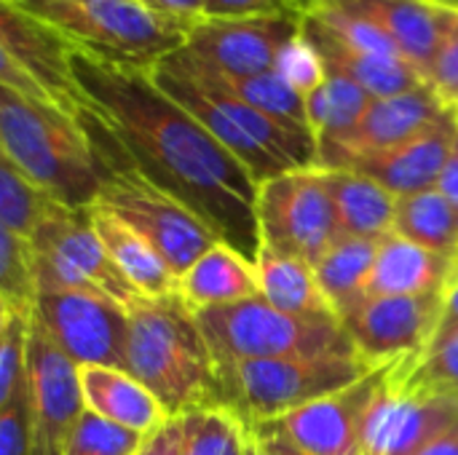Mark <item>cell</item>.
<instances>
[{"label":"cell","instance_id":"obj_1","mask_svg":"<svg viewBox=\"0 0 458 455\" xmlns=\"http://www.w3.org/2000/svg\"><path fill=\"white\" fill-rule=\"evenodd\" d=\"M70 75L86 105L145 180L191 209L255 265L260 252L258 182L188 110L166 97L148 67L70 51Z\"/></svg>","mask_w":458,"mask_h":455},{"label":"cell","instance_id":"obj_2","mask_svg":"<svg viewBox=\"0 0 458 455\" xmlns=\"http://www.w3.org/2000/svg\"><path fill=\"white\" fill-rule=\"evenodd\" d=\"M150 78L239 158L258 185L295 169H317L319 147L309 129L287 126L242 102L191 51L180 48L164 56L150 67Z\"/></svg>","mask_w":458,"mask_h":455},{"label":"cell","instance_id":"obj_3","mask_svg":"<svg viewBox=\"0 0 458 455\" xmlns=\"http://www.w3.org/2000/svg\"><path fill=\"white\" fill-rule=\"evenodd\" d=\"M123 370L161 402L169 418L217 408L215 359L180 295L140 298L126 308Z\"/></svg>","mask_w":458,"mask_h":455},{"label":"cell","instance_id":"obj_4","mask_svg":"<svg viewBox=\"0 0 458 455\" xmlns=\"http://www.w3.org/2000/svg\"><path fill=\"white\" fill-rule=\"evenodd\" d=\"M75 121L89 139L99 174L94 206L110 212L140 233L180 279L209 247L217 244V236L191 209L145 180L110 129L86 105L78 107Z\"/></svg>","mask_w":458,"mask_h":455},{"label":"cell","instance_id":"obj_5","mask_svg":"<svg viewBox=\"0 0 458 455\" xmlns=\"http://www.w3.org/2000/svg\"><path fill=\"white\" fill-rule=\"evenodd\" d=\"M0 150L51 201L70 209L97 201L99 174L89 139L62 107L0 86Z\"/></svg>","mask_w":458,"mask_h":455},{"label":"cell","instance_id":"obj_6","mask_svg":"<svg viewBox=\"0 0 458 455\" xmlns=\"http://www.w3.org/2000/svg\"><path fill=\"white\" fill-rule=\"evenodd\" d=\"M70 48L134 67H153L185 46L188 29L140 0H8Z\"/></svg>","mask_w":458,"mask_h":455},{"label":"cell","instance_id":"obj_7","mask_svg":"<svg viewBox=\"0 0 458 455\" xmlns=\"http://www.w3.org/2000/svg\"><path fill=\"white\" fill-rule=\"evenodd\" d=\"M215 370L217 408L231 410L247 429L282 418L376 373L357 354L250 359L215 365Z\"/></svg>","mask_w":458,"mask_h":455},{"label":"cell","instance_id":"obj_8","mask_svg":"<svg viewBox=\"0 0 458 455\" xmlns=\"http://www.w3.org/2000/svg\"><path fill=\"white\" fill-rule=\"evenodd\" d=\"M215 365L357 354L338 319H301L276 311L263 298L193 311Z\"/></svg>","mask_w":458,"mask_h":455},{"label":"cell","instance_id":"obj_9","mask_svg":"<svg viewBox=\"0 0 458 455\" xmlns=\"http://www.w3.org/2000/svg\"><path fill=\"white\" fill-rule=\"evenodd\" d=\"M27 244L35 292H91L110 298L123 308L142 298L97 239L89 209L51 204Z\"/></svg>","mask_w":458,"mask_h":455},{"label":"cell","instance_id":"obj_10","mask_svg":"<svg viewBox=\"0 0 458 455\" xmlns=\"http://www.w3.org/2000/svg\"><path fill=\"white\" fill-rule=\"evenodd\" d=\"M260 247L317 265L338 241L341 225L319 169H295L258 188Z\"/></svg>","mask_w":458,"mask_h":455},{"label":"cell","instance_id":"obj_11","mask_svg":"<svg viewBox=\"0 0 458 455\" xmlns=\"http://www.w3.org/2000/svg\"><path fill=\"white\" fill-rule=\"evenodd\" d=\"M54 346L78 367H121L126 308L91 292H35L30 306Z\"/></svg>","mask_w":458,"mask_h":455},{"label":"cell","instance_id":"obj_12","mask_svg":"<svg viewBox=\"0 0 458 455\" xmlns=\"http://www.w3.org/2000/svg\"><path fill=\"white\" fill-rule=\"evenodd\" d=\"M443 295L365 298L341 319L354 351L373 370L419 359L437 330Z\"/></svg>","mask_w":458,"mask_h":455},{"label":"cell","instance_id":"obj_13","mask_svg":"<svg viewBox=\"0 0 458 455\" xmlns=\"http://www.w3.org/2000/svg\"><path fill=\"white\" fill-rule=\"evenodd\" d=\"M27 400L32 418V455H64L67 437L86 410L81 367L54 346L32 311L27 330Z\"/></svg>","mask_w":458,"mask_h":455},{"label":"cell","instance_id":"obj_14","mask_svg":"<svg viewBox=\"0 0 458 455\" xmlns=\"http://www.w3.org/2000/svg\"><path fill=\"white\" fill-rule=\"evenodd\" d=\"M301 19H201L188 29L185 46L196 59L231 78L271 72L279 51L298 35Z\"/></svg>","mask_w":458,"mask_h":455},{"label":"cell","instance_id":"obj_15","mask_svg":"<svg viewBox=\"0 0 458 455\" xmlns=\"http://www.w3.org/2000/svg\"><path fill=\"white\" fill-rule=\"evenodd\" d=\"M384 370H376L349 389L314 400L260 426L282 434L301 453L362 455V421L378 392Z\"/></svg>","mask_w":458,"mask_h":455},{"label":"cell","instance_id":"obj_16","mask_svg":"<svg viewBox=\"0 0 458 455\" xmlns=\"http://www.w3.org/2000/svg\"><path fill=\"white\" fill-rule=\"evenodd\" d=\"M448 115H456V113L448 110L429 86H421L397 97L373 99L365 115L360 118V123L346 137L317 145L319 147L317 169H333L344 158H352V156L392 150L424 134L427 129L437 126Z\"/></svg>","mask_w":458,"mask_h":455},{"label":"cell","instance_id":"obj_17","mask_svg":"<svg viewBox=\"0 0 458 455\" xmlns=\"http://www.w3.org/2000/svg\"><path fill=\"white\" fill-rule=\"evenodd\" d=\"M386 370L362 421V455H416L456 421L458 405L413 397Z\"/></svg>","mask_w":458,"mask_h":455},{"label":"cell","instance_id":"obj_18","mask_svg":"<svg viewBox=\"0 0 458 455\" xmlns=\"http://www.w3.org/2000/svg\"><path fill=\"white\" fill-rule=\"evenodd\" d=\"M458 137V115H448L437 126L424 134L381 153H365L344 158L333 169L357 172L373 182H378L392 196H411L421 190L437 188L440 172L451 156V147Z\"/></svg>","mask_w":458,"mask_h":455},{"label":"cell","instance_id":"obj_19","mask_svg":"<svg viewBox=\"0 0 458 455\" xmlns=\"http://www.w3.org/2000/svg\"><path fill=\"white\" fill-rule=\"evenodd\" d=\"M373 21L421 75L458 27V8L432 0H330ZM427 80V78H424Z\"/></svg>","mask_w":458,"mask_h":455},{"label":"cell","instance_id":"obj_20","mask_svg":"<svg viewBox=\"0 0 458 455\" xmlns=\"http://www.w3.org/2000/svg\"><path fill=\"white\" fill-rule=\"evenodd\" d=\"M0 46L48 91L56 107L75 115L81 107L78 88L70 75V46L21 13L8 0H0Z\"/></svg>","mask_w":458,"mask_h":455},{"label":"cell","instance_id":"obj_21","mask_svg":"<svg viewBox=\"0 0 458 455\" xmlns=\"http://www.w3.org/2000/svg\"><path fill=\"white\" fill-rule=\"evenodd\" d=\"M454 276V260L429 252L397 233L378 244L368 298H424L445 295Z\"/></svg>","mask_w":458,"mask_h":455},{"label":"cell","instance_id":"obj_22","mask_svg":"<svg viewBox=\"0 0 458 455\" xmlns=\"http://www.w3.org/2000/svg\"><path fill=\"white\" fill-rule=\"evenodd\" d=\"M81 392L86 410L137 434L148 437L169 421L161 402L121 367H81Z\"/></svg>","mask_w":458,"mask_h":455},{"label":"cell","instance_id":"obj_23","mask_svg":"<svg viewBox=\"0 0 458 455\" xmlns=\"http://www.w3.org/2000/svg\"><path fill=\"white\" fill-rule=\"evenodd\" d=\"M177 295L191 311H201L260 298V287L255 265L217 241L177 279Z\"/></svg>","mask_w":458,"mask_h":455},{"label":"cell","instance_id":"obj_24","mask_svg":"<svg viewBox=\"0 0 458 455\" xmlns=\"http://www.w3.org/2000/svg\"><path fill=\"white\" fill-rule=\"evenodd\" d=\"M301 35L319 51L327 72L349 78L362 91H368L373 99L397 97V94L427 86L424 75L411 62H405L400 56H376V54L349 51V48L333 43L330 38H325L322 32H317L303 19H301Z\"/></svg>","mask_w":458,"mask_h":455},{"label":"cell","instance_id":"obj_25","mask_svg":"<svg viewBox=\"0 0 458 455\" xmlns=\"http://www.w3.org/2000/svg\"><path fill=\"white\" fill-rule=\"evenodd\" d=\"M91 225L102 247L107 249L115 268L123 274V279L142 295V298H166L177 295V276L164 263V257L126 223L113 217L110 212L99 206H89Z\"/></svg>","mask_w":458,"mask_h":455},{"label":"cell","instance_id":"obj_26","mask_svg":"<svg viewBox=\"0 0 458 455\" xmlns=\"http://www.w3.org/2000/svg\"><path fill=\"white\" fill-rule=\"evenodd\" d=\"M319 172L333 198L341 236L384 239L392 233L397 196H392L378 182L357 172H346V169H319Z\"/></svg>","mask_w":458,"mask_h":455},{"label":"cell","instance_id":"obj_27","mask_svg":"<svg viewBox=\"0 0 458 455\" xmlns=\"http://www.w3.org/2000/svg\"><path fill=\"white\" fill-rule=\"evenodd\" d=\"M255 276L260 298L276 311L301 319H338L333 306L322 295L311 265L260 247L255 260Z\"/></svg>","mask_w":458,"mask_h":455},{"label":"cell","instance_id":"obj_28","mask_svg":"<svg viewBox=\"0 0 458 455\" xmlns=\"http://www.w3.org/2000/svg\"><path fill=\"white\" fill-rule=\"evenodd\" d=\"M381 239H338L314 265L317 284L335 316H349L365 298Z\"/></svg>","mask_w":458,"mask_h":455},{"label":"cell","instance_id":"obj_29","mask_svg":"<svg viewBox=\"0 0 458 455\" xmlns=\"http://www.w3.org/2000/svg\"><path fill=\"white\" fill-rule=\"evenodd\" d=\"M392 233L454 260L458 252V209L437 188L400 196Z\"/></svg>","mask_w":458,"mask_h":455},{"label":"cell","instance_id":"obj_30","mask_svg":"<svg viewBox=\"0 0 458 455\" xmlns=\"http://www.w3.org/2000/svg\"><path fill=\"white\" fill-rule=\"evenodd\" d=\"M370 102L373 97L357 83L344 75L327 72L325 83L306 97V126L314 134L317 145L341 139L360 123Z\"/></svg>","mask_w":458,"mask_h":455},{"label":"cell","instance_id":"obj_31","mask_svg":"<svg viewBox=\"0 0 458 455\" xmlns=\"http://www.w3.org/2000/svg\"><path fill=\"white\" fill-rule=\"evenodd\" d=\"M386 375L413 397L445 400L458 405V333L429 346L413 362L392 365Z\"/></svg>","mask_w":458,"mask_h":455},{"label":"cell","instance_id":"obj_32","mask_svg":"<svg viewBox=\"0 0 458 455\" xmlns=\"http://www.w3.org/2000/svg\"><path fill=\"white\" fill-rule=\"evenodd\" d=\"M204 70L220 86H225L231 94H236L242 102L252 105L255 110H260V113L287 123V126L309 129L306 126V99L293 86H287V80H282L274 70L271 72H260V75H250V78H231V75H223V72L212 70L209 64H204Z\"/></svg>","mask_w":458,"mask_h":455},{"label":"cell","instance_id":"obj_33","mask_svg":"<svg viewBox=\"0 0 458 455\" xmlns=\"http://www.w3.org/2000/svg\"><path fill=\"white\" fill-rule=\"evenodd\" d=\"M180 455H244L247 426L225 408H199L180 416Z\"/></svg>","mask_w":458,"mask_h":455},{"label":"cell","instance_id":"obj_34","mask_svg":"<svg viewBox=\"0 0 458 455\" xmlns=\"http://www.w3.org/2000/svg\"><path fill=\"white\" fill-rule=\"evenodd\" d=\"M56 204L46 193H40L19 166L0 150V223H5L24 241L38 228L48 206Z\"/></svg>","mask_w":458,"mask_h":455},{"label":"cell","instance_id":"obj_35","mask_svg":"<svg viewBox=\"0 0 458 455\" xmlns=\"http://www.w3.org/2000/svg\"><path fill=\"white\" fill-rule=\"evenodd\" d=\"M142 442L145 434H137L91 410H83L67 437L64 455H137Z\"/></svg>","mask_w":458,"mask_h":455},{"label":"cell","instance_id":"obj_36","mask_svg":"<svg viewBox=\"0 0 458 455\" xmlns=\"http://www.w3.org/2000/svg\"><path fill=\"white\" fill-rule=\"evenodd\" d=\"M0 292H5L19 306H32L35 284L30 265V244L0 223Z\"/></svg>","mask_w":458,"mask_h":455},{"label":"cell","instance_id":"obj_37","mask_svg":"<svg viewBox=\"0 0 458 455\" xmlns=\"http://www.w3.org/2000/svg\"><path fill=\"white\" fill-rule=\"evenodd\" d=\"M274 72H276L282 80H287V86H293L303 99H306L311 91H317V88L325 83V78H327V67H325L319 51L301 35V29H298V35L279 51V59H276Z\"/></svg>","mask_w":458,"mask_h":455},{"label":"cell","instance_id":"obj_38","mask_svg":"<svg viewBox=\"0 0 458 455\" xmlns=\"http://www.w3.org/2000/svg\"><path fill=\"white\" fill-rule=\"evenodd\" d=\"M27 330H30V308L21 306L13 314L11 327L0 343V410L24 386V378H27Z\"/></svg>","mask_w":458,"mask_h":455},{"label":"cell","instance_id":"obj_39","mask_svg":"<svg viewBox=\"0 0 458 455\" xmlns=\"http://www.w3.org/2000/svg\"><path fill=\"white\" fill-rule=\"evenodd\" d=\"M311 0H204V19H258L290 16L301 19Z\"/></svg>","mask_w":458,"mask_h":455},{"label":"cell","instance_id":"obj_40","mask_svg":"<svg viewBox=\"0 0 458 455\" xmlns=\"http://www.w3.org/2000/svg\"><path fill=\"white\" fill-rule=\"evenodd\" d=\"M0 455H32V418L24 386L0 410Z\"/></svg>","mask_w":458,"mask_h":455},{"label":"cell","instance_id":"obj_41","mask_svg":"<svg viewBox=\"0 0 458 455\" xmlns=\"http://www.w3.org/2000/svg\"><path fill=\"white\" fill-rule=\"evenodd\" d=\"M424 78L427 86L437 94V99L458 115V27L443 43Z\"/></svg>","mask_w":458,"mask_h":455},{"label":"cell","instance_id":"obj_42","mask_svg":"<svg viewBox=\"0 0 458 455\" xmlns=\"http://www.w3.org/2000/svg\"><path fill=\"white\" fill-rule=\"evenodd\" d=\"M0 86H5L11 91H19L24 97H32V99H40V102H51L54 105V99L48 97V91L3 46H0Z\"/></svg>","mask_w":458,"mask_h":455},{"label":"cell","instance_id":"obj_43","mask_svg":"<svg viewBox=\"0 0 458 455\" xmlns=\"http://www.w3.org/2000/svg\"><path fill=\"white\" fill-rule=\"evenodd\" d=\"M140 3L185 29H191L204 19V0H140Z\"/></svg>","mask_w":458,"mask_h":455},{"label":"cell","instance_id":"obj_44","mask_svg":"<svg viewBox=\"0 0 458 455\" xmlns=\"http://www.w3.org/2000/svg\"><path fill=\"white\" fill-rule=\"evenodd\" d=\"M182 448V424L180 416L164 421L156 432H150L137 455H180Z\"/></svg>","mask_w":458,"mask_h":455},{"label":"cell","instance_id":"obj_45","mask_svg":"<svg viewBox=\"0 0 458 455\" xmlns=\"http://www.w3.org/2000/svg\"><path fill=\"white\" fill-rule=\"evenodd\" d=\"M454 333H458V282H454V284L445 290V295H443L440 322H437V330H435L429 346L440 343L443 338H448V335H454Z\"/></svg>","mask_w":458,"mask_h":455},{"label":"cell","instance_id":"obj_46","mask_svg":"<svg viewBox=\"0 0 458 455\" xmlns=\"http://www.w3.org/2000/svg\"><path fill=\"white\" fill-rule=\"evenodd\" d=\"M437 190L448 198V204L458 209V137L451 147V156L440 172V180H437Z\"/></svg>","mask_w":458,"mask_h":455},{"label":"cell","instance_id":"obj_47","mask_svg":"<svg viewBox=\"0 0 458 455\" xmlns=\"http://www.w3.org/2000/svg\"><path fill=\"white\" fill-rule=\"evenodd\" d=\"M247 432L252 434V440H255L268 455H309L301 453V451L293 448L282 434H276V432H271V429H266V426H252V429H247Z\"/></svg>","mask_w":458,"mask_h":455},{"label":"cell","instance_id":"obj_48","mask_svg":"<svg viewBox=\"0 0 458 455\" xmlns=\"http://www.w3.org/2000/svg\"><path fill=\"white\" fill-rule=\"evenodd\" d=\"M416 455H458V418Z\"/></svg>","mask_w":458,"mask_h":455},{"label":"cell","instance_id":"obj_49","mask_svg":"<svg viewBox=\"0 0 458 455\" xmlns=\"http://www.w3.org/2000/svg\"><path fill=\"white\" fill-rule=\"evenodd\" d=\"M19 308H21L19 303H13L5 292H0V343H3V338H5V333L11 327V319H13V314Z\"/></svg>","mask_w":458,"mask_h":455},{"label":"cell","instance_id":"obj_50","mask_svg":"<svg viewBox=\"0 0 458 455\" xmlns=\"http://www.w3.org/2000/svg\"><path fill=\"white\" fill-rule=\"evenodd\" d=\"M244 455H268V453H266V451H263V448H260V445L252 440V434L247 432V453Z\"/></svg>","mask_w":458,"mask_h":455},{"label":"cell","instance_id":"obj_51","mask_svg":"<svg viewBox=\"0 0 458 455\" xmlns=\"http://www.w3.org/2000/svg\"><path fill=\"white\" fill-rule=\"evenodd\" d=\"M454 282H458V252H456V257H454V276H451V284Z\"/></svg>","mask_w":458,"mask_h":455},{"label":"cell","instance_id":"obj_52","mask_svg":"<svg viewBox=\"0 0 458 455\" xmlns=\"http://www.w3.org/2000/svg\"><path fill=\"white\" fill-rule=\"evenodd\" d=\"M432 3H443V5H454V8H458V0H432Z\"/></svg>","mask_w":458,"mask_h":455}]
</instances>
